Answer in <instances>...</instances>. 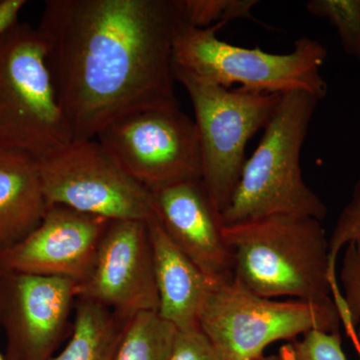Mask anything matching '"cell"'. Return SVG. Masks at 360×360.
<instances>
[{
	"label": "cell",
	"instance_id": "30bf717a",
	"mask_svg": "<svg viewBox=\"0 0 360 360\" xmlns=\"http://www.w3.org/2000/svg\"><path fill=\"white\" fill-rule=\"evenodd\" d=\"M77 283L59 277L0 274V328L6 360H47L70 326Z\"/></svg>",
	"mask_w": 360,
	"mask_h": 360
},
{
	"label": "cell",
	"instance_id": "5bb4252c",
	"mask_svg": "<svg viewBox=\"0 0 360 360\" xmlns=\"http://www.w3.org/2000/svg\"><path fill=\"white\" fill-rule=\"evenodd\" d=\"M158 314L179 330L200 328L201 312L215 283L172 243L155 217L148 220Z\"/></svg>",
	"mask_w": 360,
	"mask_h": 360
},
{
	"label": "cell",
	"instance_id": "e0dca14e",
	"mask_svg": "<svg viewBox=\"0 0 360 360\" xmlns=\"http://www.w3.org/2000/svg\"><path fill=\"white\" fill-rule=\"evenodd\" d=\"M177 329L158 312H144L130 319L115 360H168Z\"/></svg>",
	"mask_w": 360,
	"mask_h": 360
},
{
	"label": "cell",
	"instance_id": "5b68a950",
	"mask_svg": "<svg viewBox=\"0 0 360 360\" xmlns=\"http://www.w3.org/2000/svg\"><path fill=\"white\" fill-rule=\"evenodd\" d=\"M224 26L196 28L184 23L175 37L172 65L225 89L239 84L277 94L300 90L319 101L326 98L328 85L321 68L328 51L321 42L303 37L288 53H272L224 41L217 37Z\"/></svg>",
	"mask_w": 360,
	"mask_h": 360
},
{
	"label": "cell",
	"instance_id": "4fadbf2b",
	"mask_svg": "<svg viewBox=\"0 0 360 360\" xmlns=\"http://www.w3.org/2000/svg\"><path fill=\"white\" fill-rule=\"evenodd\" d=\"M153 215L172 243L215 283L233 278V252L224 236L221 212L202 180L150 191Z\"/></svg>",
	"mask_w": 360,
	"mask_h": 360
},
{
	"label": "cell",
	"instance_id": "2e32d148",
	"mask_svg": "<svg viewBox=\"0 0 360 360\" xmlns=\"http://www.w3.org/2000/svg\"><path fill=\"white\" fill-rule=\"evenodd\" d=\"M70 340L47 360H115L127 319L108 307L78 298Z\"/></svg>",
	"mask_w": 360,
	"mask_h": 360
},
{
	"label": "cell",
	"instance_id": "484cf974",
	"mask_svg": "<svg viewBox=\"0 0 360 360\" xmlns=\"http://www.w3.org/2000/svg\"><path fill=\"white\" fill-rule=\"evenodd\" d=\"M0 1H1V0H0Z\"/></svg>",
	"mask_w": 360,
	"mask_h": 360
},
{
	"label": "cell",
	"instance_id": "8992f818",
	"mask_svg": "<svg viewBox=\"0 0 360 360\" xmlns=\"http://www.w3.org/2000/svg\"><path fill=\"white\" fill-rule=\"evenodd\" d=\"M175 82L193 105L200 137L202 180L220 212L229 205L248 158L246 146L264 129L283 94L225 89L172 65Z\"/></svg>",
	"mask_w": 360,
	"mask_h": 360
},
{
	"label": "cell",
	"instance_id": "9c48e42d",
	"mask_svg": "<svg viewBox=\"0 0 360 360\" xmlns=\"http://www.w3.org/2000/svg\"><path fill=\"white\" fill-rule=\"evenodd\" d=\"M96 139L149 191L202 176L195 122L179 108L124 116Z\"/></svg>",
	"mask_w": 360,
	"mask_h": 360
},
{
	"label": "cell",
	"instance_id": "ffe728a7",
	"mask_svg": "<svg viewBox=\"0 0 360 360\" xmlns=\"http://www.w3.org/2000/svg\"><path fill=\"white\" fill-rule=\"evenodd\" d=\"M257 0H179L184 23L196 28H208L238 18L252 20L251 11Z\"/></svg>",
	"mask_w": 360,
	"mask_h": 360
},
{
	"label": "cell",
	"instance_id": "277c9868",
	"mask_svg": "<svg viewBox=\"0 0 360 360\" xmlns=\"http://www.w3.org/2000/svg\"><path fill=\"white\" fill-rule=\"evenodd\" d=\"M73 141L37 27L14 23L0 35V148L40 160Z\"/></svg>",
	"mask_w": 360,
	"mask_h": 360
},
{
	"label": "cell",
	"instance_id": "cb8c5ba5",
	"mask_svg": "<svg viewBox=\"0 0 360 360\" xmlns=\"http://www.w3.org/2000/svg\"><path fill=\"white\" fill-rule=\"evenodd\" d=\"M25 0H1L0 1V35L7 28L18 22L21 9L25 6Z\"/></svg>",
	"mask_w": 360,
	"mask_h": 360
},
{
	"label": "cell",
	"instance_id": "3957f363",
	"mask_svg": "<svg viewBox=\"0 0 360 360\" xmlns=\"http://www.w3.org/2000/svg\"><path fill=\"white\" fill-rule=\"evenodd\" d=\"M319 103L300 90L281 96L221 213L225 225L271 215L326 219L328 207L305 184L300 168V153Z\"/></svg>",
	"mask_w": 360,
	"mask_h": 360
},
{
	"label": "cell",
	"instance_id": "44dd1931",
	"mask_svg": "<svg viewBox=\"0 0 360 360\" xmlns=\"http://www.w3.org/2000/svg\"><path fill=\"white\" fill-rule=\"evenodd\" d=\"M343 302L342 324L360 357V248L354 243L345 246L340 276L338 277Z\"/></svg>",
	"mask_w": 360,
	"mask_h": 360
},
{
	"label": "cell",
	"instance_id": "7402d4cb",
	"mask_svg": "<svg viewBox=\"0 0 360 360\" xmlns=\"http://www.w3.org/2000/svg\"><path fill=\"white\" fill-rule=\"evenodd\" d=\"M328 243L331 271L338 277L336 259L341 250L350 243L360 248V179L355 184L352 198L336 219Z\"/></svg>",
	"mask_w": 360,
	"mask_h": 360
},
{
	"label": "cell",
	"instance_id": "7c38bea8",
	"mask_svg": "<svg viewBox=\"0 0 360 360\" xmlns=\"http://www.w3.org/2000/svg\"><path fill=\"white\" fill-rule=\"evenodd\" d=\"M111 220L63 205H47L39 226L0 252V274L59 277L80 283L94 269Z\"/></svg>",
	"mask_w": 360,
	"mask_h": 360
},
{
	"label": "cell",
	"instance_id": "603a6c76",
	"mask_svg": "<svg viewBox=\"0 0 360 360\" xmlns=\"http://www.w3.org/2000/svg\"><path fill=\"white\" fill-rule=\"evenodd\" d=\"M168 360H229L214 347L200 328L175 333Z\"/></svg>",
	"mask_w": 360,
	"mask_h": 360
},
{
	"label": "cell",
	"instance_id": "8fae6325",
	"mask_svg": "<svg viewBox=\"0 0 360 360\" xmlns=\"http://www.w3.org/2000/svg\"><path fill=\"white\" fill-rule=\"evenodd\" d=\"M148 221L111 220L89 276L77 284V297L104 305L122 319L158 312Z\"/></svg>",
	"mask_w": 360,
	"mask_h": 360
},
{
	"label": "cell",
	"instance_id": "ba28073f",
	"mask_svg": "<svg viewBox=\"0 0 360 360\" xmlns=\"http://www.w3.org/2000/svg\"><path fill=\"white\" fill-rule=\"evenodd\" d=\"M47 205H63L108 220L153 219L151 193L96 139L72 141L37 160Z\"/></svg>",
	"mask_w": 360,
	"mask_h": 360
},
{
	"label": "cell",
	"instance_id": "ac0fdd59",
	"mask_svg": "<svg viewBox=\"0 0 360 360\" xmlns=\"http://www.w3.org/2000/svg\"><path fill=\"white\" fill-rule=\"evenodd\" d=\"M307 9L333 26L343 51L360 65V0H310Z\"/></svg>",
	"mask_w": 360,
	"mask_h": 360
},
{
	"label": "cell",
	"instance_id": "d6986e66",
	"mask_svg": "<svg viewBox=\"0 0 360 360\" xmlns=\"http://www.w3.org/2000/svg\"><path fill=\"white\" fill-rule=\"evenodd\" d=\"M257 360H348L340 331L314 330L284 343L276 354Z\"/></svg>",
	"mask_w": 360,
	"mask_h": 360
},
{
	"label": "cell",
	"instance_id": "9a60e30c",
	"mask_svg": "<svg viewBox=\"0 0 360 360\" xmlns=\"http://www.w3.org/2000/svg\"><path fill=\"white\" fill-rule=\"evenodd\" d=\"M46 208L37 160L0 148V252L34 231Z\"/></svg>",
	"mask_w": 360,
	"mask_h": 360
},
{
	"label": "cell",
	"instance_id": "6da1fadb",
	"mask_svg": "<svg viewBox=\"0 0 360 360\" xmlns=\"http://www.w3.org/2000/svg\"><path fill=\"white\" fill-rule=\"evenodd\" d=\"M179 0H49L37 30L73 141L132 113L179 108L172 53Z\"/></svg>",
	"mask_w": 360,
	"mask_h": 360
},
{
	"label": "cell",
	"instance_id": "7a4b0ae2",
	"mask_svg": "<svg viewBox=\"0 0 360 360\" xmlns=\"http://www.w3.org/2000/svg\"><path fill=\"white\" fill-rule=\"evenodd\" d=\"M224 236L233 252V279L243 288L262 297L335 307L342 324L345 302L321 221L271 215L225 225Z\"/></svg>",
	"mask_w": 360,
	"mask_h": 360
},
{
	"label": "cell",
	"instance_id": "52a82bcc",
	"mask_svg": "<svg viewBox=\"0 0 360 360\" xmlns=\"http://www.w3.org/2000/svg\"><path fill=\"white\" fill-rule=\"evenodd\" d=\"M335 307L277 302L243 288L236 279L217 283L201 312V330L229 360H257L277 341L314 330L340 331Z\"/></svg>",
	"mask_w": 360,
	"mask_h": 360
},
{
	"label": "cell",
	"instance_id": "d4e9b609",
	"mask_svg": "<svg viewBox=\"0 0 360 360\" xmlns=\"http://www.w3.org/2000/svg\"><path fill=\"white\" fill-rule=\"evenodd\" d=\"M0 360H6V356L0 352Z\"/></svg>",
	"mask_w": 360,
	"mask_h": 360
}]
</instances>
